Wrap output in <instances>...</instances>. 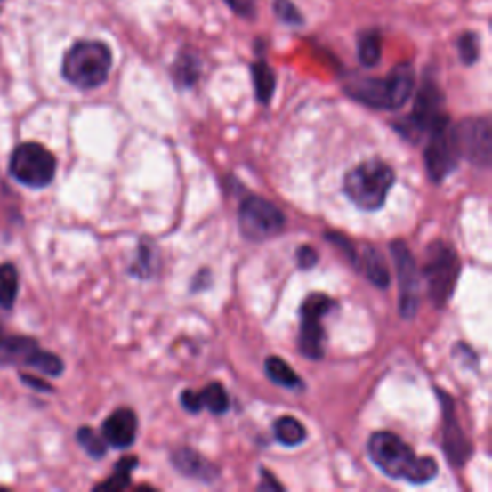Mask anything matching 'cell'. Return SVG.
<instances>
[{"label": "cell", "mask_w": 492, "mask_h": 492, "mask_svg": "<svg viewBox=\"0 0 492 492\" xmlns=\"http://www.w3.org/2000/svg\"><path fill=\"white\" fill-rule=\"evenodd\" d=\"M367 454L379 470L391 479L414 485L433 481L439 473V465L429 456H417L407 444L389 431H379L367 440Z\"/></svg>", "instance_id": "6da1fadb"}, {"label": "cell", "mask_w": 492, "mask_h": 492, "mask_svg": "<svg viewBox=\"0 0 492 492\" xmlns=\"http://www.w3.org/2000/svg\"><path fill=\"white\" fill-rule=\"evenodd\" d=\"M346 93L358 102L375 110H399L415 89L412 64H399L387 77H354L346 83Z\"/></svg>", "instance_id": "7a4b0ae2"}, {"label": "cell", "mask_w": 492, "mask_h": 492, "mask_svg": "<svg viewBox=\"0 0 492 492\" xmlns=\"http://www.w3.org/2000/svg\"><path fill=\"white\" fill-rule=\"evenodd\" d=\"M112 51L101 41H79L66 52L62 74L77 89H97L110 76Z\"/></svg>", "instance_id": "3957f363"}, {"label": "cell", "mask_w": 492, "mask_h": 492, "mask_svg": "<svg viewBox=\"0 0 492 492\" xmlns=\"http://www.w3.org/2000/svg\"><path fill=\"white\" fill-rule=\"evenodd\" d=\"M394 185L392 167L381 160H367L344 177V193L359 210L375 212L385 204Z\"/></svg>", "instance_id": "277c9868"}, {"label": "cell", "mask_w": 492, "mask_h": 492, "mask_svg": "<svg viewBox=\"0 0 492 492\" xmlns=\"http://www.w3.org/2000/svg\"><path fill=\"white\" fill-rule=\"evenodd\" d=\"M444 97L435 81L427 79L422 89H419L414 110L410 116H406L402 122L396 124V129L412 142L422 141V137H429L433 131L448 125V116L442 110Z\"/></svg>", "instance_id": "5b68a950"}, {"label": "cell", "mask_w": 492, "mask_h": 492, "mask_svg": "<svg viewBox=\"0 0 492 492\" xmlns=\"http://www.w3.org/2000/svg\"><path fill=\"white\" fill-rule=\"evenodd\" d=\"M460 275V260L456 252L444 243H433L427 248L423 278L427 281L429 298L437 308L448 302Z\"/></svg>", "instance_id": "8992f818"}, {"label": "cell", "mask_w": 492, "mask_h": 492, "mask_svg": "<svg viewBox=\"0 0 492 492\" xmlns=\"http://www.w3.org/2000/svg\"><path fill=\"white\" fill-rule=\"evenodd\" d=\"M10 173L21 185L43 189L51 185L56 175V158L37 142H23L10 156Z\"/></svg>", "instance_id": "52a82bcc"}, {"label": "cell", "mask_w": 492, "mask_h": 492, "mask_svg": "<svg viewBox=\"0 0 492 492\" xmlns=\"http://www.w3.org/2000/svg\"><path fill=\"white\" fill-rule=\"evenodd\" d=\"M238 227L248 241H268L285 227L283 212L262 197H248L238 208Z\"/></svg>", "instance_id": "ba28073f"}, {"label": "cell", "mask_w": 492, "mask_h": 492, "mask_svg": "<svg viewBox=\"0 0 492 492\" xmlns=\"http://www.w3.org/2000/svg\"><path fill=\"white\" fill-rule=\"evenodd\" d=\"M452 139L460 158L464 156L473 165L485 167V170L490 165L492 135L487 117L464 119L452 129Z\"/></svg>", "instance_id": "9c48e42d"}, {"label": "cell", "mask_w": 492, "mask_h": 492, "mask_svg": "<svg viewBox=\"0 0 492 492\" xmlns=\"http://www.w3.org/2000/svg\"><path fill=\"white\" fill-rule=\"evenodd\" d=\"M335 308V302L321 293L310 294L302 308H300V318H302V323H300V352L302 356L310 359H321L323 358V333L321 327V318L327 314V311Z\"/></svg>", "instance_id": "30bf717a"}, {"label": "cell", "mask_w": 492, "mask_h": 492, "mask_svg": "<svg viewBox=\"0 0 492 492\" xmlns=\"http://www.w3.org/2000/svg\"><path fill=\"white\" fill-rule=\"evenodd\" d=\"M391 250H392L396 271H399L400 314L406 319H412L417 314V302H419V278H417L415 260L412 256V252L407 250L406 243L402 241H394Z\"/></svg>", "instance_id": "8fae6325"}, {"label": "cell", "mask_w": 492, "mask_h": 492, "mask_svg": "<svg viewBox=\"0 0 492 492\" xmlns=\"http://www.w3.org/2000/svg\"><path fill=\"white\" fill-rule=\"evenodd\" d=\"M423 158L427 173L435 183H440L442 179H447L456 170L460 156L454 145L450 125H444L427 137Z\"/></svg>", "instance_id": "7c38bea8"}, {"label": "cell", "mask_w": 492, "mask_h": 492, "mask_svg": "<svg viewBox=\"0 0 492 492\" xmlns=\"http://www.w3.org/2000/svg\"><path fill=\"white\" fill-rule=\"evenodd\" d=\"M102 437L112 448H129L137 439V415L129 407H119L102 423Z\"/></svg>", "instance_id": "4fadbf2b"}, {"label": "cell", "mask_w": 492, "mask_h": 492, "mask_svg": "<svg viewBox=\"0 0 492 492\" xmlns=\"http://www.w3.org/2000/svg\"><path fill=\"white\" fill-rule=\"evenodd\" d=\"M172 464L181 475L198 479V481L204 483H212L218 479V467H214L204 456L189 447L177 448L172 456Z\"/></svg>", "instance_id": "5bb4252c"}, {"label": "cell", "mask_w": 492, "mask_h": 492, "mask_svg": "<svg viewBox=\"0 0 492 492\" xmlns=\"http://www.w3.org/2000/svg\"><path fill=\"white\" fill-rule=\"evenodd\" d=\"M442 402L448 407V414L444 412V454L448 456L454 465H464L472 454V444L465 439L458 422L454 419L450 399H444Z\"/></svg>", "instance_id": "9a60e30c"}, {"label": "cell", "mask_w": 492, "mask_h": 492, "mask_svg": "<svg viewBox=\"0 0 492 492\" xmlns=\"http://www.w3.org/2000/svg\"><path fill=\"white\" fill-rule=\"evenodd\" d=\"M39 348L41 346L29 337H0V364L29 366Z\"/></svg>", "instance_id": "2e32d148"}, {"label": "cell", "mask_w": 492, "mask_h": 492, "mask_svg": "<svg viewBox=\"0 0 492 492\" xmlns=\"http://www.w3.org/2000/svg\"><path fill=\"white\" fill-rule=\"evenodd\" d=\"M362 266L366 271V278L374 283L379 289H387L391 283V273L385 263V258H383L381 252L374 246H367L364 250V258H362Z\"/></svg>", "instance_id": "e0dca14e"}, {"label": "cell", "mask_w": 492, "mask_h": 492, "mask_svg": "<svg viewBox=\"0 0 492 492\" xmlns=\"http://www.w3.org/2000/svg\"><path fill=\"white\" fill-rule=\"evenodd\" d=\"M266 374L275 383V385L285 389H302V379H300L293 367L285 362V359L271 356L266 359Z\"/></svg>", "instance_id": "ac0fdd59"}, {"label": "cell", "mask_w": 492, "mask_h": 492, "mask_svg": "<svg viewBox=\"0 0 492 492\" xmlns=\"http://www.w3.org/2000/svg\"><path fill=\"white\" fill-rule=\"evenodd\" d=\"M273 435L285 447H298L306 440V429L291 415H283L273 423Z\"/></svg>", "instance_id": "d6986e66"}, {"label": "cell", "mask_w": 492, "mask_h": 492, "mask_svg": "<svg viewBox=\"0 0 492 492\" xmlns=\"http://www.w3.org/2000/svg\"><path fill=\"white\" fill-rule=\"evenodd\" d=\"M383 52V41L381 33L377 29H367L358 37V58L362 66L374 68L379 64Z\"/></svg>", "instance_id": "ffe728a7"}, {"label": "cell", "mask_w": 492, "mask_h": 492, "mask_svg": "<svg viewBox=\"0 0 492 492\" xmlns=\"http://www.w3.org/2000/svg\"><path fill=\"white\" fill-rule=\"evenodd\" d=\"M252 77H254V89H256L258 101L262 104H268L275 93L278 79H275L273 69L268 66L266 60H258V62L252 66Z\"/></svg>", "instance_id": "44dd1931"}, {"label": "cell", "mask_w": 492, "mask_h": 492, "mask_svg": "<svg viewBox=\"0 0 492 492\" xmlns=\"http://www.w3.org/2000/svg\"><path fill=\"white\" fill-rule=\"evenodd\" d=\"M200 410H208L214 415H222L230 410V399H227L225 389L220 383H210V385L197 392Z\"/></svg>", "instance_id": "7402d4cb"}, {"label": "cell", "mask_w": 492, "mask_h": 492, "mask_svg": "<svg viewBox=\"0 0 492 492\" xmlns=\"http://www.w3.org/2000/svg\"><path fill=\"white\" fill-rule=\"evenodd\" d=\"M20 289L18 270L12 263H0V308L10 310L14 306Z\"/></svg>", "instance_id": "603a6c76"}, {"label": "cell", "mask_w": 492, "mask_h": 492, "mask_svg": "<svg viewBox=\"0 0 492 492\" xmlns=\"http://www.w3.org/2000/svg\"><path fill=\"white\" fill-rule=\"evenodd\" d=\"M137 465H139L137 458H122V460H119V464L116 465L114 475L108 479V481L97 485L94 488H97V490H124V488H127L129 483H131L129 475Z\"/></svg>", "instance_id": "cb8c5ba5"}, {"label": "cell", "mask_w": 492, "mask_h": 492, "mask_svg": "<svg viewBox=\"0 0 492 492\" xmlns=\"http://www.w3.org/2000/svg\"><path fill=\"white\" fill-rule=\"evenodd\" d=\"M198 74H200V62L197 56L185 54V52L179 56L175 64V79L179 85L190 87L198 79Z\"/></svg>", "instance_id": "d4e9b609"}, {"label": "cell", "mask_w": 492, "mask_h": 492, "mask_svg": "<svg viewBox=\"0 0 492 492\" xmlns=\"http://www.w3.org/2000/svg\"><path fill=\"white\" fill-rule=\"evenodd\" d=\"M77 440L85 452L91 456V458H102L106 454V440L104 437L94 433L93 429L89 427H81L77 431Z\"/></svg>", "instance_id": "484cf974"}, {"label": "cell", "mask_w": 492, "mask_h": 492, "mask_svg": "<svg viewBox=\"0 0 492 492\" xmlns=\"http://www.w3.org/2000/svg\"><path fill=\"white\" fill-rule=\"evenodd\" d=\"M29 366L35 367V369L43 371V374H46V375H54V377L56 375H62V371H64V362H62V359H60L52 352L41 351V348L37 351V354L33 356Z\"/></svg>", "instance_id": "4316f807"}, {"label": "cell", "mask_w": 492, "mask_h": 492, "mask_svg": "<svg viewBox=\"0 0 492 492\" xmlns=\"http://www.w3.org/2000/svg\"><path fill=\"white\" fill-rule=\"evenodd\" d=\"M458 54L465 66H472L479 60V35L467 31L458 39Z\"/></svg>", "instance_id": "83f0119b"}, {"label": "cell", "mask_w": 492, "mask_h": 492, "mask_svg": "<svg viewBox=\"0 0 492 492\" xmlns=\"http://www.w3.org/2000/svg\"><path fill=\"white\" fill-rule=\"evenodd\" d=\"M273 12L286 26H302L304 16L300 14V10L291 3V0H275Z\"/></svg>", "instance_id": "f1b7e54d"}, {"label": "cell", "mask_w": 492, "mask_h": 492, "mask_svg": "<svg viewBox=\"0 0 492 492\" xmlns=\"http://www.w3.org/2000/svg\"><path fill=\"white\" fill-rule=\"evenodd\" d=\"M225 4L241 18H252L256 12V0H225Z\"/></svg>", "instance_id": "f546056e"}, {"label": "cell", "mask_w": 492, "mask_h": 492, "mask_svg": "<svg viewBox=\"0 0 492 492\" xmlns=\"http://www.w3.org/2000/svg\"><path fill=\"white\" fill-rule=\"evenodd\" d=\"M318 258H319V256H318V252H316L314 248H311V246H308V245L300 246V248H298V252H296L298 266L302 268V270H310V268H314L316 263H318Z\"/></svg>", "instance_id": "4dcf8cb0"}, {"label": "cell", "mask_w": 492, "mask_h": 492, "mask_svg": "<svg viewBox=\"0 0 492 492\" xmlns=\"http://www.w3.org/2000/svg\"><path fill=\"white\" fill-rule=\"evenodd\" d=\"M181 406L185 407V410H187L189 414H198V412H202V410H200V404H198V396H197L195 391H185V392L181 394Z\"/></svg>", "instance_id": "1f68e13d"}, {"label": "cell", "mask_w": 492, "mask_h": 492, "mask_svg": "<svg viewBox=\"0 0 492 492\" xmlns=\"http://www.w3.org/2000/svg\"><path fill=\"white\" fill-rule=\"evenodd\" d=\"M21 381H23V383H28V385L33 387V389L51 391V387H46V383H43V381H39V379H35V377H31V375H21Z\"/></svg>", "instance_id": "d6a6232c"}, {"label": "cell", "mask_w": 492, "mask_h": 492, "mask_svg": "<svg viewBox=\"0 0 492 492\" xmlns=\"http://www.w3.org/2000/svg\"><path fill=\"white\" fill-rule=\"evenodd\" d=\"M263 475H266V477H263V479H266V483L260 485V488H262V490H266V488H271V490H281V488H283L278 481H275V479H273L268 472H263Z\"/></svg>", "instance_id": "836d02e7"}, {"label": "cell", "mask_w": 492, "mask_h": 492, "mask_svg": "<svg viewBox=\"0 0 492 492\" xmlns=\"http://www.w3.org/2000/svg\"><path fill=\"white\" fill-rule=\"evenodd\" d=\"M0 3H3V0H0Z\"/></svg>", "instance_id": "e575fe53"}]
</instances>
